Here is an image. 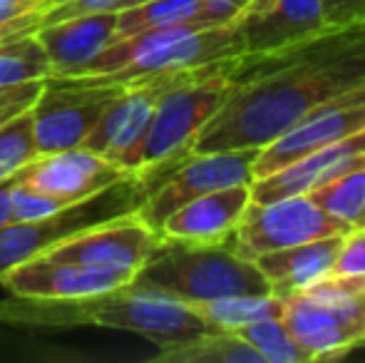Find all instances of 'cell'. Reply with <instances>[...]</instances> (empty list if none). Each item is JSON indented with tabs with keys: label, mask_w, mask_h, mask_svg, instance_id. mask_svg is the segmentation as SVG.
Returning a JSON list of instances; mask_svg holds the SVG:
<instances>
[{
	"label": "cell",
	"mask_w": 365,
	"mask_h": 363,
	"mask_svg": "<svg viewBox=\"0 0 365 363\" xmlns=\"http://www.w3.org/2000/svg\"><path fill=\"white\" fill-rule=\"evenodd\" d=\"M365 90V23L231 63V90L192 152L261 150L311 112Z\"/></svg>",
	"instance_id": "6da1fadb"
},
{
	"label": "cell",
	"mask_w": 365,
	"mask_h": 363,
	"mask_svg": "<svg viewBox=\"0 0 365 363\" xmlns=\"http://www.w3.org/2000/svg\"><path fill=\"white\" fill-rule=\"evenodd\" d=\"M25 301L28 306L25 309L20 306V311L0 306V316L38 321V324H95L105 329L132 331L157 344L159 349L212 331L192 304L152 289L122 286L87 299Z\"/></svg>",
	"instance_id": "7a4b0ae2"
},
{
	"label": "cell",
	"mask_w": 365,
	"mask_h": 363,
	"mask_svg": "<svg viewBox=\"0 0 365 363\" xmlns=\"http://www.w3.org/2000/svg\"><path fill=\"white\" fill-rule=\"evenodd\" d=\"M239 18L224 25H174L112 40L75 80L100 85H130L152 75L182 73L219 60L239 58Z\"/></svg>",
	"instance_id": "3957f363"
},
{
	"label": "cell",
	"mask_w": 365,
	"mask_h": 363,
	"mask_svg": "<svg viewBox=\"0 0 365 363\" xmlns=\"http://www.w3.org/2000/svg\"><path fill=\"white\" fill-rule=\"evenodd\" d=\"M127 286L177 296L187 304L236 294H269L271 286L254 262L239 257L229 242L187 244L162 239Z\"/></svg>",
	"instance_id": "277c9868"
},
{
	"label": "cell",
	"mask_w": 365,
	"mask_h": 363,
	"mask_svg": "<svg viewBox=\"0 0 365 363\" xmlns=\"http://www.w3.org/2000/svg\"><path fill=\"white\" fill-rule=\"evenodd\" d=\"M279 296L286 326L311 363L365 346V274H328Z\"/></svg>",
	"instance_id": "5b68a950"
},
{
	"label": "cell",
	"mask_w": 365,
	"mask_h": 363,
	"mask_svg": "<svg viewBox=\"0 0 365 363\" xmlns=\"http://www.w3.org/2000/svg\"><path fill=\"white\" fill-rule=\"evenodd\" d=\"M231 63L234 58L194 68L159 97L140 147L137 175L162 165H174L192 155L197 135L231 90Z\"/></svg>",
	"instance_id": "8992f818"
},
{
	"label": "cell",
	"mask_w": 365,
	"mask_h": 363,
	"mask_svg": "<svg viewBox=\"0 0 365 363\" xmlns=\"http://www.w3.org/2000/svg\"><path fill=\"white\" fill-rule=\"evenodd\" d=\"M145 199L147 187L142 175H127L90 197L55 209L43 219L8 224L5 229H0V274L25 259L40 257L75 234L127 214H137Z\"/></svg>",
	"instance_id": "52a82bcc"
},
{
	"label": "cell",
	"mask_w": 365,
	"mask_h": 363,
	"mask_svg": "<svg viewBox=\"0 0 365 363\" xmlns=\"http://www.w3.org/2000/svg\"><path fill=\"white\" fill-rule=\"evenodd\" d=\"M259 150H226V152H192L174 165L154 167L142 172L147 199L137 217L159 234L164 219L192 199L231 184L254 182V160Z\"/></svg>",
	"instance_id": "ba28073f"
},
{
	"label": "cell",
	"mask_w": 365,
	"mask_h": 363,
	"mask_svg": "<svg viewBox=\"0 0 365 363\" xmlns=\"http://www.w3.org/2000/svg\"><path fill=\"white\" fill-rule=\"evenodd\" d=\"M348 232L351 227L313 202L311 194H289L271 202L251 199L231 234L229 247L239 257L254 262L266 252L296 247L323 237H343Z\"/></svg>",
	"instance_id": "9c48e42d"
},
{
	"label": "cell",
	"mask_w": 365,
	"mask_h": 363,
	"mask_svg": "<svg viewBox=\"0 0 365 363\" xmlns=\"http://www.w3.org/2000/svg\"><path fill=\"white\" fill-rule=\"evenodd\" d=\"M125 85L82 83L75 78H45L33 102V132L40 155L80 147L102 112Z\"/></svg>",
	"instance_id": "30bf717a"
},
{
	"label": "cell",
	"mask_w": 365,
	"mask_h": 363,
	"mask_svg": "<svg viewBox=\"0 0 365 363\" xmlns=\"http://www.w3.org/2000/svg\"><path fill=\"white\" fill-rule=\"evenodd\" d=\"M192 70L167 75H152L145 80L125 85L120 95L112 100V105L102 112L100 122L92 127L80 147L95 152V155L110 160L120 170L137 175V160H140V147L152 122L154 107L159 97L172 85L184 80Z\"/></svg>",
	"instance_id": "8fae6325"
},
{
	"label": "cell",
	"mask_w": 365,
	"mask_h": 363,
	"mask_svg": "<svg viewBox=\"0 0 365 363\" xmlns=\"http://www.w3.org/2000/svg\"><path fill=\"white\" fill-rule=\"evenodd\" d=\"M159 242H162L159 234L149 229L137 214H127V217L112 219L107 224L75 234L68 242L48 249L40 257L125 274L132 281L154 254V249L159 247Z\"/></svg>",
	"instance_id": "7c38bea8"
},
{
	"label": "cell",
	"mask_w": 365,
	"mask_h": 363,
	"mask_svg": "<svg viewBox=\"0 0 365 363\" xmlns=\"http://www.w3.org/2000/svg\"><path fill=\"white\" fill-rule=\"evenodd\" d=\"M361 130H365V90L311 112L261 147L254 160V180L274 175L301 157Z\"/></svg>",
	"instance_id": "4fadbf2b"
},
{
	"label": "cell",
	"mask_w": 365,
	"mask_h": 363,
	"mask_svg": "<svg viewBox=\"0 0 365 363\" xmlns=\"http://www.w3.org/2000/svg\"><path fill=\"white\" fill-rule=\"evenodd\" d=\"M127 175L130 172L120 170L105 157L95 155L85 147H73V150L38 155L18 175H13V180L18 187L45 194L65 207V204H73L77 199L100 192L107 184Z\"/></svg>",
	"instance_id": "5bb4252c"
},
{
	"label": "cell",
	"mask_w": 365,
	"mask_h": 363,
	"mask_svg": "<svg viewBox=\"0 0 365 363\" xmlns=\"http://www.w3.org/2000/svg\"><path fill=\"white\" fill-rule=\"evenodd\" d=\"M331 30L321 0H251L239 15V55H266Z\"/></svg>",
	"instance_id": "9a60e30c"
},
{
	"label": "cell",
	"mask_w": 365,
	"mask_h": 363,
	"mask_svg": "<svg viewBox=\"0 0 365 363\" xmlns=\"http://www.w3.org/2000/svg\"><path fill=\"white\" fill-rule=\"evenodd\" d=\"M0 284L23 301H73L122 289L130 284V276L33 257L0 274Z\"/></svg>",
	"instance_id": "2e32d148"
},
{
	"label": "cell",
	"mask_w": 365,
	"mask_h": 363,
	"mask_svg": "<svg viewBox=\"0 0 365 363\" xmlns=\"http://www.w3.org/2000/svg\"><path fill=\"white\" fill-rule=\"evenodd\" d=\"M361 165H365V130L331 142L274 175L254 180L251 182V199L271 202V199L289 197V194H308L311 189L336 180Z\"/></svg>",
	"instance_id": "e0dca14e"
},
{
	"label": "cell",
	"mask_w": 365,
	"mask_h": 363,
	"mask_svg": "<svg viewBox=\"0 0 365 363\" xmlns=\"http://www.w3.org/2000/svg\"><path fill=\"white\" fill-rule=\"evenodd\" d=\"M251 202V182L231 184L192 199L159 227V239L187 244H224Z\"/></svg>",
	"instance_id": "ac0fdd59"
},
{
	"label": "cell",
	"mask_w": 365,
	"mask_h": 363,
	"mask_svg": "<svg viewBox=\"0 0 365 363\" xmlns=\"http://www.w3.org/2000/svg\"><path fill=\"white\" fill-rule=\"evenodd\" d=\"M117 13H92L40 25L35 38L50 60V78H75L115 40Z\"/></svg>",
	"instance_id": "d6986e66"
},
{
	"label": "cell",
	"mask_w": 365,
	"mask_h": 363,
	"mask_svg": "<svg viewBox=\"0 0 365 363\" xmlns=\"http://www.w3.org/2000/svg\"><path fill=\"white\" fill-rule=\"evenodd\" d=\"M343 237H323L313 242H303L296 247L266 252L254 259L259 272L269 281L274 294H286L303 286H311L313 281L333 274L338 249Z\"/></svg>",
	"instance_id": "ffe728a7"
},
{
	"label": "cell",
	"mask_w": 365,
	"mask_h": 363,
	"mask_svg": "<svg viewBox=\"0 0 365 363\" xmlns=\"http://www.w3.org/2000/svg\"><path fill=\"white\" fill-rule=\"evenodd\" d=\"M154 363H264L259 354L229 331H209L182 344L164 346Z\"/></svg>",
	"instance_id": "44dd1931"
},
{
	"label": "cell",
	"mask_w": 365,
	"mask_h": 363,
	"mask_svg": "<svg viewBox=\"0 0 365 363\" xmlns=\"http://www.w3.org/2000/svg\"><path fill=\"white\" fill-rule=\"evenodd\" d=\"M202 314V319L209 324L212 331H236L239 326H246L251 321L266 319V316L284 314V301L279 294H236L224 299L202 301L192 304Z\"/></svg>",
	"instance_id": "7402d4cb"
},
{
	"label": "cell",
	"mask_w": 365,
	"mask_h": 363,
	"mask_svg": "<svg viewBox=\"0 0 365 363\" xmlns=\"http://www.w3.org/2000/svg\"><path fill=\"white\" fill-rule=\"evenodd\" d=\"M231 334L244 339L264 359V363H311L308 354L291 336L289 326L284 321V314L251 321V324L239 326Z\"/></svg>",
	"instance_id": "603a6c76"
},
{
	"label": "cell",
	"mask_w": 365,
	"mask_h": 363,
	"mask_svg": "<svg viewBox=\"0 0 365 363\" xmlns=\"http://www.w3.org/2000/svg\"><path fill=\"white\" fill-rule=\"evenodd\" d=\"M311 199L351 229L365 227V165L311 189Z\"/></svg>",
	"instance_id": "cb8c5ba5"
},
{
	"label": "cell",
	"mask_w": 365,
	"mask_h": 363,
	"mask_svg": "<svg viewBox=\"0 0 365 363\" xmlns=\"http://www.w3.org/2000/svg\"><path fill=\"white\" fill-rule=\"evenodd\" d=\"M53 68L35 33L0 43V90L23 83H43Z\"/></svg>",
	"instance_id": "d4e9b609"
},
{
	"label": "cell",
	"mask_w": 365,
	"mask_h": 363,
	"mask_svg": "<svg viewBox=\"0 0 365 363\" xmlns=\"http://www.w3.org/2000/svg\"><path fill=\"white\" fill-rule=\"evenodd\" d=\"M38 155L40 152L35 145L33 112L25 110L10 117L5 125H0V180L18 175Z\"/></svg>",
	"instance_id": "484cf974"
},
{
	"label": "cell",
	"mask_w": 365,
	"mask_h": 363,
	"mask_svg": "<svg viewBox=\"0 0 365 363\" xmlns=\"http://www.w3.org/2000/svg\"><path fill=\"white\" fill-rule=\"evenodd\" d=\"M140 0H63L43 13V25H53L68 18H80V15L92 13H120L125 8H132Z\"/></svg>",
	"instance_id": "4316f807"
},
{
	"label": "cell",
	"mask_w": 365,
	"mask_h": 363,
	"mask_svg": "<svg viewBox=\"0 0 365 363\" xmlns=\"http://www.w3.org/2000/svg\"><path fill=\"white\" fill-rule=\"evenodd\" d=\"M10 199H13V222H35V219L48 217V214H53L55 209L63 207V204L45 197V194L18 187L15 180H13V197Z\"/></svg>",
	"instance_id": "83f0119b"
},
{
	"label": "cell",
	"mask_w": 365,
	"mask_h": 363,
	"mask_svg": "<svg viewBox=\"0 0 365 363\" xmlns=\"http://www.w3.org/2000/svg\"><path fill=\"white\" fill-rule=\"evenodd\" d=\"M333 274H365V227L343 234Z\"/></svg>",
	"instance_id": "f1b7e54d"
},
{
	"label": "cell",
	"mask_w": 365,
	"mask_h": 363,
	"mask_svg": "<svg viewBox=\"0 0 365 363\" xmlns=\"http://www.w3.org/2000/svg\"><path fill=\"white\" fill-rule=\"evenodd\" d=\"M40 90H43V83H23L0 92V125H5L10 117L30 110L33 102L38 100Z\"/></svg>",
	"instance_id": "f546056e"
},
{
	"label": "cell",
	"mask_w": 365,
	"mask_h": 363,
	"mask_svg": "<svg viewBox=\"0 0 365 363\" xmlns=\"http://www.w3.org/2000/svg\"><path fill=\"white\" fill-rule=\"evenodd\" d=\"M323 20L331 30L365 23V0H321Z\"/></svg>",
	"instance_id": "4dcf8cb0"
},
{
	"label": "cell",
	"mask_w": 365,
	"mask_h": 363,
	"mask_svg": "<svg viewBox=\"0 0 365 363\" xmlns=\"http://www.w3.org/2000/svg\"><path fill=\"white\" fill-rule=\"evenodd\" d=\"M58 0H0V25L33 13H45Z\"/></svg>",
	"instance_id": "1f68e13d"
},
{
	"label": "cell",
	"mask_w": 365,
	"mask_h": 363,
	"mask_svg": "<svg viewBox=\"0 0 365 363\" xmlns=\"http://www.w3.org/2000/svg\"><path fill=\"white\" fill-rule=\"evenodd\" d=\"M40 25H43V13H33V15H25V18L3 23L0 25V43H10V40H15V38L35 33Z\"/></svg>",
	"instance_id": "d6a6232c"
},
{
	"label": "cell",
	"mask_w": 365,
	"mask_h": 363,
	"mask_svg": "<svg viewBox=\"0 0 365 363\" xmlns=\"http://www.w3.org/2000/svg\"><path fill=\"white\" fill-rule=\"evenodd\" d=\"M13 177L0 180V229L13 224Z\"/></svg>",
	"instance_id": "836d02e7"
},
{
	"label": "cell",
	"mask_w": 365,
	"mask_h": 363,
	"mask_svg": "<svg viewBox=\"0 0 365 363\" xmlns=\"http://www.w3.org/2000/svg\"><path fill=\"white\" fill-rule=\"evenodd\" d=\"M140 3H145V0H140ZM140 3H137V5H140Z\"/></svg>",
	"instance_id": "e575fe53"
},
{
	"label": "cell",
	"mask_w": 365,
	"mask_h": 363,
	"mask_svg": "<svg viewBox=\"0 0 365 363\" xmlns=\"http://www.w3.org/2000/svg\"><path fill=\"white\" fill-rule=\"evenodd\" d=\"M3 90H5V88H3ZM3 90H0V92H3Z\"/></svg>",
	"instance_id": "d590c367"
}]
</instances>
